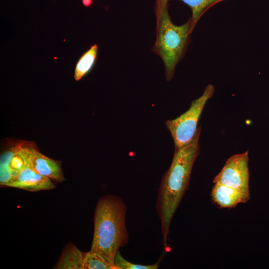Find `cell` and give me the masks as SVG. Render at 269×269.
<instances>
[{
	"instance_id": "6da1fadb",
	"label": "cell",
	"mask_w": 269,
	"mask_h": 269,
	"mask_svg": "<svg viewBox=\"0 0 269 269\" xmlns=\"http://www.w3.org/2000/svg\"><path fill=\"white\" fill-rule=\"evenodd\" d=\"M200 131L201 127L190 141L175 149L171 164L158 189L156 209L166 248L172 218L188 188L192 167L199 154Z\"/></svg>"
},
{
	"instance_id": "7a4b0ae2",
	"label": "cell",
	"mask_w": 269,
	"mask_h": 269,
	"mask_svg": "<svg viewBox=\"0 0 269 269\" xmlns=\"http://www.w3.org/2000/svg\"><path fill=\"white\" fill-rule=\"evenodd\" d=\"M127 210L123 200L115 195L102 196L96 204L91 250L113 262L117 252L129 241Z\"/></svg>"
},
{
	"instance_id": "3957f363",
	"label": "cell",
	"mask_w": 269,
	"mask_h": 269,
	"mask_svg": "<svg viewBox=\"0 0 269 269\" xmlns=\"http://www.w3.org/2000/svg\"><path fill=\"white\" fill-rule=\"evenodd\" d=\"M156 39L153 52L160 57L165 69L167 81L173 77L175 67L183 57L193 31L191 19L177 26L171 20L168 3L156 4Z\"/></svg>"
},
{
	"instance_id": "277c9868",
	"label": "cell",
	"mask_w": 269,
	"mask_h": 269,
	"mask_svg": "<svg viewBox=\"0 0 269 269\" xmlns=\"http://www.w3.org/2000/svg\"><path fill=\"white\" fill-rule=\"evenodd\" d=\"M214 87L208 84L203 94L193 100L189 109L179 117L165 122L166 128L173 137L175 149L190 141L197 131L199 118L207 101L212 97Z\"/></svg>"
},
{
	"instance_id": "5b68a950",
	"label": "cell",
	"mask_w": 269,
	"mask_h": 269,
	"mask_svg": "<svg viewBox=\"0 0 269 269\" xmlns=\"http://www.w3.org/2000/svg\"><path fill=\"white\" fill-rule=\"evenodd\" d=\"M36 147L32 141L18 140L10 144L0 156L1 185L6 186L23 168L29 166L30 155Z\"/></svg>"
},
{
	"instance_id": "8992f818",
	"label": "cell",
	"mask_w": 269,
	"mask_h": 269,
	"mask_svg": "<svg viewBox=\"0 0 269 269\" xmlns=\"http://www.w3.org/2000/svg\"><path fill=\"white\" fill-rule=\"evenodd\" d=\"M248 151L232 155L213 182L219 183L250 196Z\"/></svg>"
},
{
	"instance_id": "52a82bcc",
	"label": "cell",
	"mask_w": 269,
	"mask_h": 269,
	"mask_svg": "<svg viewBox=\"0 0 269 269\" xmlns=\"http://www.w3.org/2000/svg\"><path fill=\"white\" fill-rule=\"evenodd\" d=\"M6 186L34 192L55 187L51 179L40 174L29 166L23 168Z\"/></svg>"
},
{
	"instance_id": "ba28073f",
	"label": "cell",
	"mask_w": 269,
	"mask_h": 269,
	"mask_svg": "<svg viewBox=\"0 0 269 269\" xmlns=\"http://www.w3.org/2000/svg\"><path fill=\"white\" fill-rule=\"evenodd\" d=\"M29 166L40 174L57 182L65 180L61 162L45 156L38 150L37 147L30 155Z\"/></svg>"
},
{
	"instance_id": "9c48e42d",
	"label": "cell",
	"mask_w": 269,
	"mask_h": 269,
	"mask_svg": "<svg viewBox=\"0 0 269 269\" xmlns=\"http://www.w3.org/2000/svg\"><path fill=\"white\" fill-rule=\"evenodd\" d=\"M212 202L221 208H232L245 203L250 198L238 190L219 183H215L210 193Z\"/></svg>"
},
{
	"instance_id": "30bf717a",
	"label": "cell",
	"mask_w": 269,
	"mask_h": 269,
	"mask_svg": "<svg viewBox=\"0 0 269 269\" xmlns=\"http://www.w3.org/2000/svg\"><path fill=\"white\" fill-rule=\"evenodd\" d=\"M85 253L71 243L68 244L55 267L58 269H83Z\"/></svg>"
},
{
	"instance_id": "8fae6325",
	"label": "cell",
	"mask_w": 269,
	"mask_h": 269,
	"mask_svg": "<svg viewBox=\"0 0 269 269\" xmlns=\"http://www.w3.org/2000/svg\"><path fill=\"white\" fill-rule=\"evenodd\" d=\"M98 46L94 44L79 58L75 68L74 78L79 81L89 73L94 67L97 61Z\"/></svg>"
},
{
	"instance_id": "7c38bea8",
	"label": "cell",
	"mask_w": 269,
	"mask_h": 269,
	"mask_svg": "<svg viewBox=\"0 0 269 269\" xmlns=\"http://www.w3.org/2000/svg\"><path fill=\"white\" fill-rule=\"evenodd\" d=\"M191 8L192 16L191 17L192 28L195 25L204 13L209 8L218 2L224 0H181ZM169 0H156V4H164L168 3Z\"/></svg>"
},
{
	"instance_id": "4fadbf2b",
	"label": "cell",
	"mask_w": 269,
	"mask_h": 269,
	"mask_svg": "<svg viewBox=\"0 0 269 269\" xmlns=\"http://www.w3.org/2000/svg\"><path fill=\"white\" fill-rule=\"evenodd\" d=\"M83 269H117L114 263L97 252L85 253Z\"/></svg>"
},
{
	"instance_id": "5bb4252c",
	"label": "cell",
	"mask_w": 269,
	"mask_h": 269,
	"mask_svg": "<svg viewBox=\"0 0 269 269\" xmlns=\"http://www.w3.org/2000/svg\"><path fill=\"white\" fill-rule=\"evenodd\" d=\"M114 263L117 269H157L159 263L157 262L150 265L135 264L127 261L121 255L118 250L115 254Z\"/></svg>"
},
{
	"instance_id": "9a60e30c",
	"label": "cell",
	"mask_w": 269,
	"mask_h": 269,
	"mask_svg": "<svg viewBox=\"0 0 269 269\" xmlns=\"http://www.w3.org/2000/svg\"><path fill=\"white\" fill-rule=\"evenodd\" d=\"M83 5L85 7L91 6L93 2V0H82Z\"/></svg>"
}]
</instances>
